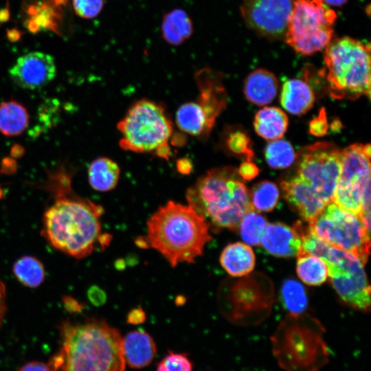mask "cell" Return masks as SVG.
Here are the masks:
<instances>
[{
	"label": "cell",
	"mask_w": 371,
	"mask_h": 371,
	"mask_svg": "<svg viewBox=\"0 0 371 371\" xmlns=\"http://www.w3.org/2000/svg\"><path fill=\"white\" fill-rule=\"evenodd\" d=\"M340 172L341 150L332 143L313 144L300 154L297 176L327 204L333 201Z\"/></svg>",
	"instance_id": "obj_11"
},
{
	"label": "cell",
	"mask_w": 371,
	"mask_h": 371,
	"mask_svg": "<svg viewBox=\"0 0 371 371\" xmlns=\"http://www.w3.org/2000/svg\"><path fill=\"white\" fill-rule=\"evenodd\" d=\"M13 82L21 88L36 90L51 82L56 75L54 57L43 52H31L19 57L9 69Z\"/></svg>",
	"instance_id": "obj_13"
},
{
	"label": "cell",
	"mask_w": 371,
	"mask_h": 371,
	"mask_svg": "<svg viewBox=\"0 0 371 371\" xmlns=\"http://www.w3.org/2000/svg\"><path fill=\"white\" fill-rule=\"evenodd\" d=\"M336 19L335 12L322 0H295L285 42L302 55L320 51L333 38Z\"/></svg>",
	"instance_id": "obj_9"
},
{
	"label": "cell",
	"mask_w": 371,
	"mask_h": 371,
	"mask_svg": "<svg viewBox=\"0 0 371 371\" xmlns=\"http://www.w3.org/2000/svg\"><path fill=\"white\" fill-rule=\"evenodd\" d=\"M279 198L278 186L269 181L258 182L249 192L251 207L258 212L272 211L276 207Z\"/></svg>",
	"instance_id": "obj_28"
},
{
	"label": "cell",
	"mask_w": 371,
	"mask_h": 371,
	"mask_svg": "<svg viewBox=\"0 0 371 371\" xmlns=\"http://www.w3.org/2000/svg\"><path fill=\"white\" fill-rule=\"evenodd\" d=\"M188 205L208 224L236 230L243 216L252 210L249 192L231 167L212 169L186 192Z\"/></svg>",
	"instance_id": "obj_4"
},
{
	"label": "cell",
	"mask_w": 371,
	"mask_h": 371,
	"mask_svg": "<svg viewBox=\"0 0 371 371\" xmlns=\"http://www.w3.org/2000/svg\"><path fill=\"white\" fill-rule=\"evenodd\" d=\"M13 273L22 284L30 288L40 286L45 276L42 262L31 256L19 258L13 265Z\"/></svg>",
	"instance_id": "obj_27"
},
{
	"label": "cell",
	"mask_w": 371,
	"mask_h": 371,
	"mask_svg": "<svg viewBox=\"0 0 371 371\" xmlns=\"http://www.w3.org/2000/svg\"><path fill=\"white\" fill-rule=\"evenodd\" d=\"M324 3L334 6H341L344 5L348 0H322Z\"/></svg>",
	"instance_id": "obj_42"
},
{
	"label": "cell",
	"mask_w": 371,
	"mask_h": 371,
	"mask_svg": "<svg viewBox=\"0 0 371 371\" xmlns=\"http://www.w3.org/2000/svg\"><path fill=\"white\" fill-rule=\"evenodd\" d=\"M238 174L245 180H251L255 178L259 173L257 166L251 161L243 162L238 170Z\"/></svg>",
	"instance_id": "obj_37"
},
{
	"label": "cell",
	"mask_w": 371,
	"mask_h": 371,
	"mask_svg": "<svg viewBox=\"0 0 371 371\" xmlns=\"http://www.w3.org/2000/svg\"><path fill=\"white\" fill-rule=\"evenodd\" d=\"M146 313L141 308L132 309L127 315V322L131 324H139L144 322Z\"/></svg>",
	"instance_id": "obj_39"
},
{
	"label": "cell",
	"mask_w": 371,
	"mask_h": 371,
	"mask_svg": "<svg viewBox=\"0 0 371 371\" xmlns=\"http://www.w3.org/2000/svg\"><path fill=\"white\" fill-rule=\"evenodd\" d=\"M293 7L291 0H243L240 12L251 30L278 40L285 37Z\"/></svg>",
	"instance_id": "obj_12"
},
{
	"label": "cell",
	"mask_w": 371,
	"mask_h": 371,
	"mask_svg": "<svg viewBox=\"0 0 371 371\" xmlns=\"http://www.w3.org/2000/svg\"><path fill=\"white\" fill-rule=\"evenodd\" d=\"M120 147L137 153H154L168 159L173 138L172 123L162 105L143 99L131 106L117 124Z\"/></svg>",
	"instance_id": "obj_7"
},
{
	"label": "cell",
	"mask_w": 371,
	"mask_h": 371,
	"mask_svg": "<svg viewBox=\"0 0 371 371\" xmlns=\"http://www.w3.org/2000/svg\"><path fill=\"white\" fill-rule=\"evenodd\" d=\"M6 292L3 282L0 279V327L6 312Z\"/></svg>",
	"instance_id": "obj_40"
},
{
	"label": "cell",
	"mask_w": 371,
	"mask_h": 371,
	"mask_svg": "<svg viewBox=\"0 0 371 371\" xmlns=\"http://www.w3.org/2000/svg\"><path fill=\"white\" fill-rule=\"evenodd\" d=\"M147 233L137 243L150 247L175 267L179 263H194L211 240L206 219L188 204L169 201L147 221Z\"/></svg>",
	"instance_id": "obj_2"
},
{
	"label": "cell",
	"mask_w": 371,
	"mask_h": 371,
	"mask_svg": "<svg viewBox=\"0 0 371 371\" xmlns=\"http://www.w3.org/2000/svg\"><path fill=\"white\" fill-rule=\"evenodd\" d=\"M45 187L54 200L44 212L41 234L52 247L80 259L107 245L111 237L102 234V207L74 192L65 168L52 172Z\"/></svg>",
	"instance_id": "obj_1"
},
{
	"label": "cell",
	"mask_w": 371,
	"mask_h": 371,
	"mask_svg": "<svg viewBox=\"0 0 371 371\" xmlns=\"http://www.w3.org/2000/svg\"><path fill=\"white\" fill-rule=\"evenodd\" d=\"M60 371H124L120 333L102 320L60 326Z\"/></svg>",
	"instance_id": "obj_3"
},
{
	"label": "cell",
	"mask_w": 371,
	"mask_h": 371,
	"mask_svg": "<svg viewBox=\"0 0 371 371\" xmlns=\"http://www.w3.org/2000/svg\"><path fill=\"white\" fill-rule=\"evenodd\" d=\"M228 149L234 154L244 156L247 161H251L254 157V151L251 146L250 138L242 131L231 133L227 139Z\"/></svg>",
	"instance_id": "obj_32"
},
{
	"label": "cell",
	"mask_w": 371,
	"mask_h": 371,
	"mask_svg": "<svg viewBox=\"0 0 371 371\" xmlns=\"http://www.w3.org/2000/svg\"><path fill=\"white\" fill-rule=\"evenodd\" d=\"M315 100L314 92L306 81L293 78L284 82L280 103L291 114L302 115L306 113L313 107Z\"/></svg>",
	"instance_id": "obj_19"
},
{
	"label": "cell",
	"mask_w": 371,
	"mask_h": 371,
	"mask_svg": "<svg viewBox=\"0 0 371 371\" xmlns=\"http://www.w3.org/2000/svg\"><path fill=\"white\" fill-rule=\"evenodd\" d=\"M308 223L309 228L319 238L354 254L363 264L367 262L370 232L359 215L332 201Z\"/></svg>",
	"instance_id": "obj_10"
},
{
	"label": "cell",
	"mask_w": 371,
	"mask_h": 371,
	"mask_svg": "<svg viewBox=\"0 0 371 371\" xmlns=\"http://www.w3.org/2000/svg\"><path fill=\"white\" fill-rule=\"evenodd\" d=\"M88 297L91 302L96 306L103 304L106 300L105 293L97 286L90 287L88 291Z\"/></svg>",
	"instance_id": "obj_38"
},
{
	"label": "cell",
	"mask_w": 371,
	"mask_h": 371,
	"mask_svg": "<svg viewBox=\"0 0 371 371\" xmlns=\"http://www.w3.org/2000/svg\"><path fill=\"white\" fill-rule=\"evenodd\" d=\"M301 234L295 225L293 227L281 223L267 225L260 239L261 246L277 257L297 256L302 249Z\"/></svg>",
	"instance_id": "obj_16"
},
{
	"label": "cell",
	"mask_w": 371,
	"mask_h": 371,
	"mask_svg": "<svg viewBox=\"0 0 371 371\" xmlns=\"http://www.w3.org/2000/svg\"><path fill=\"white\" fill-rule=\"evenodd\" d=\"M282 194L289 205L307 221L313 220L326 207V203L313 188L300 177L295 176L280 183Z\"/></svg>",
	"instance_id": "obj_15"
},
{
	"label": "cell",
	"mask_w": 371,
	"mask_h": 371,
	"mask_svg": "<svg viewBox=\"0 0 371 371\" xmlns=\"http://www.w3.org/2000/svg\"><path fill=\"white\" fill-rule=\"evenodd\" d=\"M175 120L180 131L196 137H207L214 126L195 101L181 105Z\"/></svg>",
	"instance_id": "obj_23"
},
{
	"label": "cell",
	"mask_w": 371,
	"mask_h": 371,
	"mask_svg": "<svg viewBox=\"0 0 371 371\" xmlns=\"http://www.w3.org/2000/svg\"><path fill=\"white\" fill-rule=\"evenodd\" d=\"M220 263L232 276H243L254 269L255 255L252 249L245 243H231L223 249Z\"/></svg>",
	"instance_id": "obj_21"
},
{
	"label": "cell",
	"mask_w": 371,
	"mask_h": 371,
	"mask_svg": "<svg viewBox=\"0 0 371 371\" xmlns=\"http://www.w3.org/2000/svg\"><path fill=\"white\" fill-rule=\"evenodd\" d=\"M192 368L186 354L170 351L157 364V371H192Z\"/></svg>",
	"instance_id": "obj_33"
},
{
	"label": "cell",
	"mask_w": 371,
	"mask_h": 371,
	"mask_svg": "<svg viewBox=\"0 0 371 371\" xmlns=\"http://www.w3.org/2000/svg\"><path fill=\"white\" fill-rule=\"evenodd\" d=\"M199 90L195 101L212 124L227 104V94L223 85V74L211 68H203L195 74Z\"/></svg>",
	"instance_id": "obj_14"
},
{
	"label": "cell",
	"mask_w": 371,
	"mask_h": 371,
	"mask_svg": "<svg viewBox=\"0 0 371 371\" xmlns=\"http://www.w3.org/2000/svg\"><path fill=\"white\" fill-rule=\"evenodd\" d=\"M120 170L116 162L108 157L93 160L88 168V180L91 187L98 192H108L118 183Z\"/></svg>",
	"instance_id": "obj_24"
},
{
	"label": "cell",
	"mask_w": 371,
	"mask_h": 371,
	"mask_svg": "<svg viewBox=\"0 0 371 371\" xmlns=\"http://www.w3.org/2000/svg\"><path fill=\"white\" fill-rule=\"evenodd\" d=\"M62 364V357L58 352L48 363L34 361L23 364L17 371H58Z\"/></svg>",
	"instance_id": "obj_35"
},
{
	"label": "cell",
	"mask_w": 371,
	"mask_h": 371,
	"mask_svg": "<svg viewBox=\"0 0 371 371\" xmlns=\"http://www.w3.org/2000/svg\"><path fill=\"white\" fill-rule=\"evenodd\" d=\"M266 218L254 210H249L238 225L243 240L253 246H259L262 235L267 227Z\"/></svg>",
	"instance_id": "obj_31"
},
{
	"label": "cell",
	"mask_w": 371,
	"mask_h": 371,
	"mask_svg": "<svg viewBox=\"0 0 371 371\" xmlns=\"http://www.w3.org/2000/svg\"><path fill=\"white\" fill-rule=\"evenodd\" d=\"M324 329L307 315L285 318L271 337L272 354L284 371H319L329 361Z\"/></svg>",
	"instance_id": "obj_5"
},
{
	"label": "cell",
	"mask_w": 371,
	"mask_h": 371,
	"mask_svg": "<svg viewBox=\"0 0 371 371\" xmlns=\"http://www.w3.org/2000/svg\"><path fill=\"white\" fill-rule=\"evenodd\" d=\"M122 349L126 363L135 369L148 366L157 353L153 339L142 330H135L126 334L122 339Z\"/></svg>",
	"instance_id": "obj_17"
},
{
	"label": "cell",
	"mask_w": 371,
	"mask_h": 371,
	"mask_svg": "<svg viewBox=\"0 0 371 371\" xmlns=\"http://www.w3.org/2000/svg\"><path fill=\"white\" fill-rule=\"evenodd\" d=\"M268 165L274 169H284L293 164L296 155L292 145L284 139H276L269 142L265 150Z\"/></svg>",
	"instance_id": "obj_30"
},
{
	"label": "cell",
	"mask_w": 371,
	"mask_h": 371,
	"mask_svg": "<svg viewBox=\"0 0 371 371\" xmlns=\"http://www.w3.org/2000/svg\"><path fill=\"white\" fill-rule=\"evenodd\" d=\"M328 124L325 109L322 108L318 115L309 123V132L316 137L324 136L328 131Z\"/></svg>",
	"instance_id": "obj_36"
},
{
	"label": "cell",
	"mask_w": 371,
	"mask_h": 371,
	"mask_svg": "<svg viewBox=\"0 0 371 371\" xmlns=\"http://www.w3.org/2000/svg\"><path fill=\"white\" fill-rule=\"evenodd\" d=\"M281 297L285 308L292 315H300L307 306V296L303 286L293 279L284 282L281 289Z\"/></svg>",
	"instance_id": "obj_29"
},
{
	"label": "cell",
	"mask_w": 371,
	"mask_h": 371,
	"mask_svg": "<svg viewBox=\"0 0 371 371\" xmlns=\"http://www.w3.org/2000/svg\"><path fill=\"white\" fill-rule=\"evenodd\" d=\"M324 56L328 91L335 99L370 95V47L349 36L331 39Z\"/></svg>",
	"instance_id": "obj_6"
},
{
	"label": "cell",
	"mask_w": 371,
	"mask_h": 371,
	"mask_svg": "<svg viewBox=\"0 0 371 371\" xmlns=\"http://www.w3.org/2000/svg\"><path fill=\"white\" fill-rule=\"evenodd\" d=\"M30 116L26 108L16 100L0 104V133L6 137L22 134L29 124Z\"/></svg>",
	"instance_id": "obj_25"
},
{
	"label": "cell",
	"mask_w": 371,
	"mask_h": 371,
	"mask_svg": "<svg viewBox=\"0 0 371 371\" xmlns=\"http://www.w3.org/2000/svg\"><path fill=\"white\" fill-rule=\"evenodd\" d=\"M296 271L300 279L310 286H318L328 278L325 262L320 258L301 251L297 254Z\"/></svg>",
	"instance_id": "obj_26"
},
{
	"label": "cell",
	"mask_w": 371,
	"mask_h": 371,
	"mask_svg": "<svg viewBox=\"0 0 371 371\" xmlns=\"http://www.w3.org/2000/svg\"><path fill=\"white\" fill-rule=\"evenodd\" d=\"M311 252L327 266L330 282L341 299L355 308L369 311L370 287L364 264L354 254L318 239Z\"/></svg>",
	"instance_id": "obj_8"
},
{
	"label": "cell",
	"mask_w": 371,
	"mask_h": 371,
	"mask_svg": "<svg viewBox=\"0 0 371 371\" xmlns=\"http://www.w3.org/2000/svg\"><path fill=\"white\" fill-rule=\"evenodd\" d=\"M193 32V22L185 10L176 8L163 15L161 33L167 43L179 45L189 39Z\"/></svg>",
	"instance_id": "obj_20"
},
{
	"label": "cell",
	"mask_w": 371,
	"mask_h": 371,
	"mask_svg": "<svg viewBox=\"0 0 371 371\" xmlns=\"http://www.w3.org/2000/svg\"><path fill=\"white\" fill-rule=\"evenodd\" d=\"M178 172L182 175H188L192 170V164L188 158H181L176 164Z\"/></svg>",
	"instance_id": "obj_41"
},
{
	"label": "cell",
	"mask_w": 371,
	"mask_h": 371,
	"mask_svg": "<svg viewBox=\"0 0 371 371\" xmlns=\"http://www.w3.org/2000/svg\"><path fill=\"white\" fill-rule=\"evenodd\" d=\"M76 14L83 19H90L97 16L104 7V0H72Z\"/></svg>",
	"instance_id": "obj_34"
},
{
	"label": "cell",
	"mask_w": 371,
	"mask_h": 371,
	"mask_svg": "<svg viewBox=\"0 0 371 371\" xmlns=\"http://www.w3.org/2000/svg\"><path fill=\"white\" fill-rule=\"evenodd\" d=\"M288 124L286 113L275 106L262 108L256 113L254 120L257 134L269 141L280 139L286 133Z\"/></svg>",
	"instance_id": "obj_22"
},
{
	"label": "cell",
	"mask_w": 371,
	"mask_h": 371,
	"mask_svg": "<svg viewBox=\"0 0 371 371\" xmlns=\"http://www.w3.org/2000/svg\"><path fill=\"white\" fill-rule=\"evenodd\" d=\"M278 90V80L276 76L265 69L254 70L245 80V95L247 100L258 106L271 102L276 98Z\"/></svg>",
	"instance_id": "obj_18"
}]
</instances>
